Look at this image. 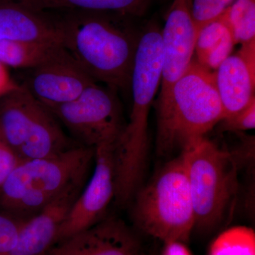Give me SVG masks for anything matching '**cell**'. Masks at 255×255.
<instances>
[{
	"label": "cell",
	"instance_id": "1",
	"mask_svg": "<svg viewBox=\"0 0 255 255\" xmlns=\"http://www.w3.org/2000/svg\"><path fill=\"white\" fill-rule=\"evenodd\" d=\"M64 48L96 82L127 90L138 39L112 13L59 11Z\"/></svg>",
	"mask_w": 255,
	"mask_h": 255
},
{
	"label": "cell",
	"instance_id": "2",
	"mask_svg": "<svg viewBox=\"0 0 255 255\" xmlns=\"http://www.w3.org/2000/svg\"><path fill=\"white\" fill-rule=\"evenodd\" d=\"M157 110L159 155L182 152L205 137L224 118L215 73L192 60Z\"/></svg>",
	"mask_w": 255,
	"mask_h": 255
},
{
	"label": "cell",
	"instance_id": "3",
	"mask_svg": "<svg viewBox=\"0 0 255 255\" xmlns=\"http://www.w3.org/2000/svg\"><path fill=\"white\" fill-rule=\"evenodd\" d=\"M95 155L94 147L78 145L58 155L22 161L0 187V210L29 219L65 188L87 177Z\"/></svg>",
	"mask_w": 255,
	"mask_h": 255
},
{
	"label": "cell",
	"instance_id": "4",
	"mask_svg": "<svg viewBox=\"0 0 255 255\" xmlns=\"http://www.w3.org/2000/svg\"><path fill=\"white\" fill-rule=\"evenodd\" d=\"M132 218L147 236L187 243L195 217L182 154L164 164L135 194Z\"/></svg>",
	"mask_w": 255,
	"mask_h": 255
},
{
	"label": "cell",
	"instance_id": "5",
	"mask_svg": "<svg viewBox=\"0 0 255 255\" xmlns=\"http://www.w3.org/2000/svg\"><path fill=\"white\" fill-rule=\"evenodd\" d=\"M195 217L201 233L212 232L226 219L238 189V167L231 151L203 137L181 152Z\"/></svg>",
	"mask_w": 255,
	"mask_h": 255
},
{
	"label": "cell",
	"instance_id": "6",
	"mask_svg": "<svg viewBox=\"0 0 255 255\" xmlns=\"http://www.w3.org/2000/svg\"><path fill=\"white\" fill-rule=\"evenodd\" d=\"M114 90L95 83L72 102L46 107L80 145L117 143L125 124Z\"/></svg>",
	"mask_w": 255,
	"mask_h": 255
},
{
	"label": "cell",
	"instance_id": "7",
	"mask_svg": "<svg viewBox=\"0 0 255 255\" xmlns=\"http://www.w3.org/2000/svg\"><path fill=\"white\" fill-rule=\"evenodd\" d=\"M162 46L161 30L150 26L137 41L130 78L132 95L130 119L123 130L126 141L133 146L148 142V115L161 83Z\"/></svg>",
	"mask_w": 255,
	"mask_h": 255
},
{
	"label": "cell",
	"instance_id": "8",
	"mask_svg": "<svg viewBox=\"0 0 255 255\" xmlns=\"http://www.w3.org/2000/svg\"><path fill=\"white\" fill-rule=\"evenodd\" d=\"M115 145L107 143L95 147L94 173L60 228L56 244L104 219L115 195Z\"/></svg>",
	"mask_w": 255,
	"mask_h": 255
},
{
	"label": "cell",
	"instance_id": "9",
	"mask_svg": "<svg viewBox=\"0 0 255 255\" xmlns=\"http://www.w3.org/2000/svg\"><path fill=\"white\" fill-rule=\"evenodd\" d=\"M191 6L192 0H173L161 31L162 88L157 104L165 100L174 82L185 73L192 61L199 31Z\"/></svg>",
	"mask_w": 255,
	"mask_h": 255
},
{
	"label": "cell",
	"instance_id": "10",
	"mask_svg": "<svg viewBox=\"0 0 255 255\" xmlns=\"http://www.w3.org/2000/svg\"><path fill=\"white\" fill-rule=\"evenodd\" d=\"M44 255H147L138 236L117 218H104L91 227L55 245Z\"/></svg>",
	"mask_w": 255,
	"mask_h": 255
},
{
	"label": "cell",
	"instance_id": "11",
	"mask_svg": "<svg viewBox=\"0 0 255 255\" xmlns=\"http://www.w3.org/2000/svg\"><path fill=\"white\" fill-rule=\"evenodd\" d=\"M29 70L23 85L46 107L72 102L96 83L66 49L58 56Z\"/></svg>",
	"mask_w": 255,
	"mask_h": 255
},
{
	"label": "cell",
	"instance_id": "12",
	"mask_svg": "<svg viewBox=\"0 0 255 255\" xmlns=\"http://www.w3.org/2000/svg\"><path fill=\"white\" fill-rule=\"evenodd\" d=\"M82 178L29 219L20 229L16 246L9 255H44L57 243L60 228L86 184Z\"/></svg>",
	"mask_w": 255,
	"mask_h": 255
},
{
	"label": "cell",
	"instance_id": "13",
	"mask_svg": "<svg viewBox=\"0 0 255 255\" xmlns=\"http://www.w3.org/2000/svg\"><path fill=\"white\" fill-rule=\"evenodd\" d=\"M214 73L224 117L246 108L255 99V40L242 44Z\"/></svg>",
	"mask_w": 255,
	"mask_h": 255
},
{
	"label": "cell",
	"instance_id": "14",
	"mask_svg": "<svg viewBox=\"0 0 255 255\" xmlns=\"http://www.w3.org/2000/svg\"><path fill=\"white\" fill-rule=\"evenodd\" d=\"M2 41L63 44V34L50 12L35 11L11 0H0V41Z\"/></svg>",
	"mask_w": 255,
	"mask_h": 255
},
{
	"label": "cell",
	"instance_id": "15",
	"mask_svg": "<svg viewBox=\"0 0 255 255\" xmlns=\"http://www.w3.org/2000/svg\"><path fill=\"white\" fill-rule=\"evenodd\" d=\"M37 104L38 100L23 85L0 99V139L17 155L26 140Z\"/></svg>",
	"mask_w": 255,
	"mask_h": 255
},
{
	"label": "cell",
	"instance_id": "16",
	"mask_svg": "<svg viewBox=\"0 0 255 255\" xmlns=\"http://www.w3.org/2000/svg\"><path fill=\"white\" fill-rule=\"evenodd\" d=\"M35 10L97 11L123 16H140L145 14L152 0H11Z\"/></svg>",
	"mask_w": 255,
	"mask_h": 255
},
{
	"label": "cell",
	"instance_id": "17",
	"mask_svg": "<svg viewBox=\"0 0 255 255\" xmlns=\"http://www.w3.org/2000/svg\"><path fill=\"white\" fill-rule=\"evenodd\" d=\"M234 45L232 32L223 14L199 30L195 46L196 62L211 71L216 70L231 55Z\"/></svg>",
	"mask_w": 255,
	"mask_h": 255
},
{
	"label": "cell",
	"instance_id": "18",
	"mask_svg": "<svg viewBox=\"0 0 255 255\" xmlns=\"http://www.w3.org/2000/svg\"><path fill=\"white\" fill-rule=\"evenodd\" d=\"M58 42L0 41V63L14 68L33 69L63 53Z\"/></svg>",
	"mask_w": 255,
	"mask_h": 255
},
{
	"label": "cell",
	"instance_id": "19",
	"mask_svg": "<svg viewBox=\"0 0 255 255\" xmlns=\"http://www.w3.org/2000/svg\"><path fill=\"white\" fill-rule=\"evenodd\" d=\"M208 255H255V233L247 226L223 231L211 243Z\"/></svg>",
	"mask_w": 255,
	"mask_h": 255
},
{
	"label": "cell",
	"instance_id": "20",
	"mask_svg": "<svg viewBox=\"0 0 255 255\" xmlns=\"http://www.w3.org/2000/svg\"><path fill=\"white\" fill-rule=\"evenodd\" d=\"M223 14L236 44L255 40V0H236Z\"/></svg>",
	"mask_w": 255,
	"mask_h": 255
},
{
	"label": "cell",
	"instance_id": "21",
	"mask_svg": "<svg viewBox=\"0 0 255 255\" xmlns=\"http://www.w3.org/2000/svg\"><path fill=\"white\" fill-rule=\"evenodd\" d=\"M235 1L236 0H192L191 11L198 31L207 23L220 17Z\"/></svg>",
	"mask_w": 255,
	"mask_h": 255
},
{
	"label": "cell",
	"instance_id": "22",
	"mask_svg": "<svg viewBox=\"0 0 255 255\" xmlns=\"http://www.w3.org/2000/svg\"><path fill=\"white\" fill-rule=\"evenodd\" d=\"M24 221L0 210V255H9L14 249Z\"/></svg>",
	"mask_w": 255,
	"mask_h": 255
},
{
	"label": "cell",
	"instance_id": "23",
	"mask_svg": "<svg viewBox=\"0 0 255 255\" xmlns=\"http://www.w3.org/2000/svg\"><path fill=\"white\" fill-rule=\"evenodd\" d=\"M222 131L243 132L255 128V99L246 108L237 113L224 117L219 122Z\"/></svg>",
	"mask_w": 255,
	"mask_h": 255
},
{
	"label": "cell",
	"instance_id": "24",
	"mask_svg": "<svg viewBox=\"0 0 255 255\" xmlns=\"http://www.w3.org/2000/svg\"><path fill=\"white\" fill-rule=\"evenodd\" d=\"M21 162L16 152L0 139V187Z\"/></svg>",
	"mask_w": 255,
	"mask_h": 255
},
{
	"label": "cell",
	"instance_id": "25",
	"mask_svg": "<svg viewBox=\"0 0 255 255\" xmlns=\"http://www.w3.org/2000/svg\"><path fill=\"white\" fill-rule=\"evenodd\" d=\"M20 87L21 85L10 76L7 67L0 63V99L16 91Z\"/></svg>",
	"mask_w": 255,
	"mask_h": 255
},
{
	"label": "cell",
	"instance_id": "26",
	"mask_svg": "<svg viewBox=\"0 0 255 255\" xmlns=\"http://www.w3.org/2000/svg\"><path fill=\"white\" fill-rule=\"evenodd\" d=\"M160 255H194L186 243L180 241H170L164 243Z\"/></svg>",
	"mask_w": 255,
	"mask_h": 255
}]
</instances>
